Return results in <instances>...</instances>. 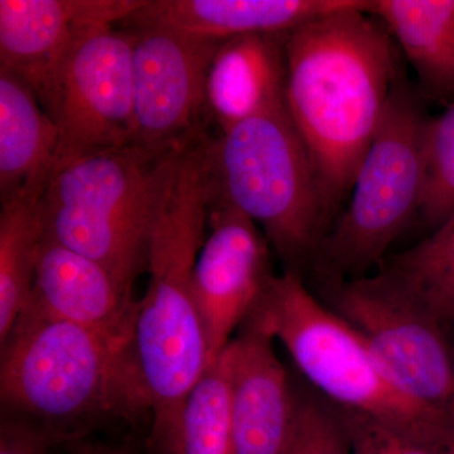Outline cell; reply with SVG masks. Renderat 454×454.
Returning <instances> with one entry per match:
<instances>
[{"instance_id":"obj_1","label":"cell","mask_w":454,"mask_h":454,"mask_svg":"<svg viewBox=\"0 0 454 454\" xmlns=\"http://www.w3.org/2000/svg\"><path fill=\"white\" fill-rule=\"evenodd\" d=\"M211 201L208 143L196 140L167 160L149 236L148 289L134 325L133 351L148 399L155 454L172 450L187 397L211 365L192 293Z\"/></svg>"},{"instance_id":"obj_2","label":"cell","mask_w":454,"mask_h":454,"mask_svg":"<svg viewBox=\"0 0 454 454\" xmlns=\"http://www.w3.org/2000/svg\"><path fill=\"white\" fill-rule=\"evenodd\" d=\"M370 2L298 27L286 38V107L333 220L348 202L402 74Z\"/></svg>"},{"instance_id":"obj_3","label":"cell","mask_w":454,"mask_h":454,"mask_svg":"<svg viewBox=\"0 0 454 454\" xmlns=\"http://www.w3.org/2000/svg\"><path fill=\"white\" fill-rule=\"evenodd\" d=\"M0 348L2 404L59 439L101 418L149 413L133 348L25 309Z\"/></svg>"},{"instance_id":"obj_4","label":"cell","mask_w":454,"mask_h":454,"mask_svg":"<svg viewBox=\"0 0 454 454\" xmlns=\"http://www.w3.org/2000/svg\"><path fill=\"white\" fill-rule=\"evenodd\" d=\"M210 160L215 195L260 226L284 271L306 279L333 220L286 104L212 137Z\"/></svg>"},{"instance_id":"obj_5","label":"cell","mask_w":454,"mask_h":454,"mask_svg":"<svg viewBox=\"0 0 454 454\" xmlns=\"http://www.w3.org/2000/svg\"><path fill=\"white\" fill-rule=\"evenodd\" d=\"M170 153L129 145L56 163L40 199L44 234L103 265L133 289L146 270Z\"/></svg>"},{"instance_id":"obj_6","label":"cell","mask_w":454,"mask_h":454,"mask_svg":"<svg viewBox=\"0 0 454 454\" xmlns=\"http://www.w3.org/2000/svg\"><path fill=\"white\" fill-rule=\"evenodd\" d=\"M247 319L282 343L298 372L325 402L444 442L450 415L406 399L382 372L360 334L317 297L304 278L274 276Z\"/></svg>"},{"instance_id":"obj_7","label":"cell","mask_w":454,"mask_h":454,"mask_svg":"<svg viewBox=\"0 0 454 454\" xmlns=\"http://www.w3.org/2000/svg\"><path fill=\"white\" fill-rule=\"evenodd\" d=\"M404 74L397 77L378 130L310 270L315 283L369 276L418 216L427 114Z\"/></svg>"},{"instance_id":"obj_8","label":"cell","mask_w":454,"mask_h":454,"mask_svg":"<svg viewBox=\"0 0 454 454\" xmlns=\"http://www.w3.org/2000/svg\"><path fill=\"white\" fill-rule=\"evenodd\" d=\"M316 295L366 343L391 384L414 404L448 417L454 402L450 333L380 273L316 283Z\"/></svg>"},{"instance_id":"obj_9","label":"cell","mask_w":454,"mask_h":454,"mask_svg":"<svg viewBox=\"0 0 454 454\" xmlns=\"http://www.w3.org/2000/svg\"><path fill=\"white\" fill-rule=\"evenodd\" d=\"M125 29L133 35L131 145L164 155L207 133L206 82L223 41L160 27Z\"/></svg>"},{"instance_id":"obj_10","label":"cell","mask_w":454,"mask_h":454,"mask_svg":"<svg viewBox=\"0 0 454 454\" xmlns=\"http://www.w3.org/2000/svg\"><path fill=\"white\" fill-rule=\"evenodd\" d=\"M114 26L83 33L66 62L53 118L56 163L133 143V35Z\"/></svg>"},{"instance_id":"obj_11","label":"cell","mask_w":454,"mask_h":454,"mask_svg":"<svg viewBox=\"0 0 454 454\" xmlns=\"http://www.w3.org/2000/svg\"><path fill=\"white\" fill-rule=\"evenodd\" d=\"M270 244L250 217L212 190L207 235L192 274V293L211 364L225 351L276 274Z\"/></svg>"},{"instance_id":"obj_12","label":"cell","mask_w":454,"mask_h":454,"mask_svg":"<svg viewBox=\"0 0 454 454\" xmlns=\"http://www.w3.org/2000/svg\"><path fill=\"white\" fill-rule=\"evenodd\" d=\"M143 3L0 0V67L28 85L55 118L62 73L79 38L94 27L121 23Z\"/></svg>"},{"instance_id":"obj_13","label":"cell","mask_w":454,"mask_h":454,"mask_svg":"<svg viewBox=\"0 0 454 454\" xmlns=\"http://www.w3.org/2000/svg\"><path fill=\"white\" fill-rule=\"evenodd\" d=\"M273 337L247 319L225 348L234 454H284L294 430L298 387Z\"/></svg>"},{"instance_id":"obj_14","label":"cell","mask_w":454,"mask_h":454,"mask_svg":"<svg viewBox=\"0 0 454 454\" xmlns=\"http://www.w3.org/2000/svg\"><path fill=\"white\" fill-rule=\"evenodd\" d=\"M138 306L133 289L119 282L106 267L44 234L26 309L133 348Z\"/></svg>"},{"instance_id":"obj_15","label":"cell","mask_w":454,"mask_h":454,"mask_svg":"<svg viewBox=\"0 0 454 454\" xmlns=\"http://www.w3.org/2000/svg\"><path fill=\"white\" fill-rule=\"evenodd\" d=\"M364 0H145L121 25L160 27L226 41L245 35H283L358 7Z\"/></svg>"},{"instance_id":"obj_16","label":"cell","mask_w":454,"mask_h":454,"mask_svg":"<svg viewBox=\"0 0 454 454\" xmlns=\"http://www.w3.org/2000/svg\"><path fill=\"white\" fill-rule=\"evenodd\" d=\"M286 35H238L221 43L206 82L207 118L220 133L286 104Z\"/></svg>"},{"instance_id":"obj_17","label":"cell","mask_w":454,"mask_h":454,"mask_svg":"<svg viewBox=\"0 0 454 454\" xmlns=\"http://www.w3.org/2000/svg\"><path fill=\"white\" fill-rule=\"evenodd\" d=\"M59 131L28 85L0 67V201L41 197L59 153Z\"/></svg>"},{"instance_id":"obj_18","label":"cell","mask_w":454,"mask_h":454,"mask_svg":"<svg viewBox=\"0 0 454 454\" xmlns=\"http://www.w3.org/2000/svg\"><path fill=\"white\" fill-rule=\"evenodd\" d=\"M369 12L404 53L420 97L453 103L454 0H372Z\"/></svg>"},{"instance_id":"obj_19","label":"cell","mask_w":454,"mask_h":454,"mask_svg":"<svg viewBox=\"0 0 454 454\" xmlns=\"http://www.w3.org/2000/svg\"><path fill=\"white\" fill-rule=\"evenodd\" d=\"M406 297L447 331L454 328V215L413 247L378 268Z\"/></svg>"},{"instance_id":"obj_20","label":"cell","mask_w":454,"mask_h":454,"mask_svg":"<svg viewBox=\"0 0 454 454\" xmlns=\"http://www.w3.org/2000/svg\"><path fill=\"white\" fill-rule=\"evenodd\" d=\"M38 196L20 193L0 210V345L31 298L44 227Z\"/></svg>"},{"instance_id":"obj_21","label":"cell","mask_w":454,"mask_h":454,"mask_svg":"<svg viewBox=\"0 0 454 454\" xmlns=\"http://www.w3.org/2000/svg\"><path fill=\"white\" fill-rule=\"evenodd\" d=\"M169 454H234L225 351L191 391Z\"/></svg>"},{"instance_id":"obj_22","label":"cell","mask_w":454,"mask_h":454,"mask_svg":"<svg viewBox=\"0 0 454 454\" xmlns=\"http://www.w3.org/2000/svg\"><path fill=\"white\" fill-rule=\"evenodd\" d=\"M454 215V101L427 116L422 131V190L418 219L428 232Z\"/></svg>"},{"instance_id":"obj_23","label":"cell","mask_w":454,"mask_h":454,"mask_svg":"<svg viewBox=\"0 0 454 454\" xmlns=\"http://www.w3.org/2000/svg\"><path fill=\"white\" fill-rule=\"evenodd\" d=\"M333 406L348 439L349 454H444L446 441L420 438L372 415Z\"/></svg>"},{"instance_id":"obj_24","label":"cell","mask_w":454,"mask_h":454,"mask_svg":"<svg viewBox=\"0 0 454 454\" xmlns=\"http://www.w3.org/2000/svg\"><path fill=\"white\" fill-rule=\"evenodd\" d=\"M284 454H349L336 411L316 391L298 389V413Z\"/></svg>"},{"instance_id":"obj_25","label":"cell","mask_w":454,"mask_h":454,"mask_svg":"<svg viewBox=\"0 0 454 454\" xmlns=\"http://www.w3.org/2000/svg\"><path fill=\"white\" fill-rule=\"evenodd\" d=\"M55 433L42 424L9 414L0 424V454H51V446L59 441Z\"/></svg>"},{"instance_id":"obj_26","label":"cell","mask_w":454,"mask_h":454,"mask_svg":"<svg viewBox=\"0 0 454 454\" xmlns=\"http://www.w3.org/2000/svg\"><path fill=\"white\" fill-rule=\"evenodd\" d=\"M444 454H454V402L450 406V422H448V430L446 443H444Z\"/></svg>"},{"instance_id":"obj_27","label":"cell","mask_w":454,"mask_h":454,"mask_svg":"<svg viewBox=\"0 0 454 454\" xmlns=\"http://www.w3.org/2000/svg\"><path fill=\"white\" fill-rule=\"evenodd\" d=\"M92 454H127L124 452H121V450H95Z\"/></svg>"},{"instance_id":"obj_28","label":"cell","mask_w":454,"mask_h":454,"mask_svg":"<svg viewBox=\"0 0 454 454\" xmlns=\"http://www.w3.org/2000/svg\"><path fill=\"white\" fill-rule=\"evenodd\" d=\"M448 333H450V340H452V348H453V354H454V328H453V330L448 331Z\"/></svg>"}]
</instances>
